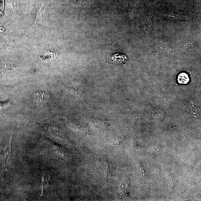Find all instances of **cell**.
Instances as JSON below:
<instances>
[{
  "label": "cell",
  "mask_w": 201,
  "mask_h": 201,
  "mask_svg": "<svg viewBox=\"0 0 201 201\" xmlns=\"http://www.w3.org/2000/svg\"><path fill=\"white\" fill-rule=\"evenodd\" d=\"M49 179L47 175H44L41 181L42 192L41 196H47L49 195L50 189Z\"/></svg>",
  "instance_id": "6da1fadb"
},
{
  "label": "cell",
  "mask_w": 201,
  "mask_h": 201,
  "mask_svg": "<svg viewBox=\"0 0 201 201\" xmlns=\"http://www.w3.org/2000/svg\"><path fill=\"white\" fill-rule=\"evenodd\" d=\"M128 59V56L124 54H115L111 57L112 62L119 65L124 64Z\"/></svg>",
  "instance_id": "7a4b0ae2"
},
{
  "label": "cell",
  "mask_w": 201,
  "mask_h": 201,
  "mask_svg": "<svg viewBox=\"0 0 201 201\" xmlns=\"http://www.w3.org/2000/svg\"><path fill=\"white\" fill-rule=\"evenodd\" d=\"M190 79L189 76L185 72H181L177 77V81L180 84L186 85L189 82Z\"/></svg>",
  "instance_id": "3957f363"
},
{
  "label": "cell",
  "mask_w": 201,
  "mask_h": 201,
  "mask_svg": "<svg viewBox=\"0 0 201 201\" xmlns=\"http://www.w3.org/2000/svg\"><path fill=\"white\" fill-rule=\"evenodd\" d=\"M6 154V161H5V163L6 164H7L8 163L9 160H10V154H11V146H10L9 149H8V150L7 151Z\"/></svg>",
  "instance_id": "277c9868"
},
{
  "label": "cell",
  "mask_w": 201,
  "mask_h": 201,
  "mask_svg": "<svg viewBox=\"0 0 201 201\" xmlns=\"http://www.w3.org/2000/svg\"><path fill=\"white\" fill-rule=\"evenodd\" d=\"M92 0H79L77 2L78 3L79 5H85L89 3Z\"/></svg>",
  "instance_id": "5b68a950"
},
{
  "label": "cell",
  "mask_w": 201,
  "mask_h": 201,
  "mask_svg": "<svg viewBox=\"0 0 201 201\" xmlns=\"http://www.w3.org/2000/svg\"><path fill=\"white\" fill-rule=\"evenodd\" d=\"M115 1H118V0H115Z\"/></svg>",
  "instance_id": "8992f818"
}]
</instances>
